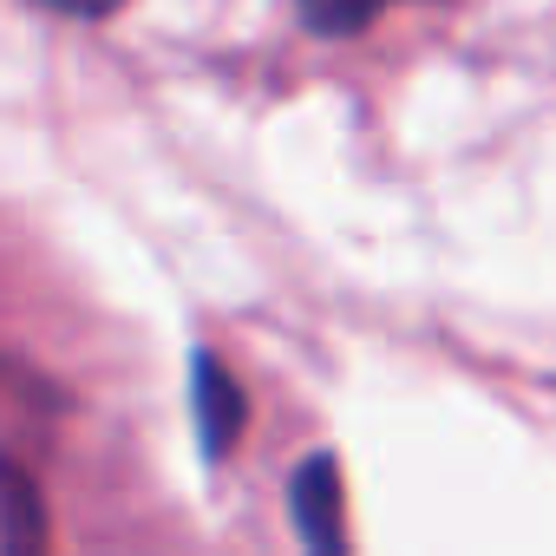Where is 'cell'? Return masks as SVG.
Returning a JSON list of instances; mask_svg holds the SVG:
<instances>
[{
    "label": "cell",
    "mask_w": 556,
    "mask_h": 556,
    "mask_svg": "<svg viewBox=\"0 0 556 556\" xmlns=\"http://www.w3.org/2000/svg\"><path fill=\"white\" fill-rule=\"evenodd\" d=\"M289 497H295L302 536H308L315 549H341V471H334L328 452L295 471V491H289Z\"/></svg>",
    "instance_id": "obj_1"
},
{
    "label": "cell",
    "mask_w": 556,
    "mask_h": 556,
    "mask_svg": "<svg viewBox=\"0 0 556 556\" xmlns=\"http://www.w3.org/2000/svg\"><path fill=\"white\" fill-rule=\"evenodd\" d=\"M40 8H53V14H79V21H99V14L118 8V0H40Z\"/></svg>",
    "instance_id": "obj_4"
},
{
    "label": "cell",
    "mask_w": 556,
    "mask_h": 556,
    "mask_svg": "<svg viewBox=\"0 0 556 556\" xmlns=\"http://www.w3.org/2000/svg\"><path fill=\"white\" fill-rule=\"evenodd\" d=\"M197 419H203V452L223 458L236 426H242V393L216 361H197Z\"/></svg>",
    "instance_id": "obj_2"
},
{
    "label": "cell",
    "mask_w": 556,
    "mask_h": 556,
    "mask_svg": "<svg viewBox=\"0 0 556 556\" xmlns=\"http://www.w3.org/2000/svg\"><path fill=\"white\" fill-rule=\"evenodd\" d=\"M302 8V21H308V34H321V40H348V34H361V27H374L393 0H295Z\"/></svg>",
    "instance_id": "obj_3"
}]
</instances>
